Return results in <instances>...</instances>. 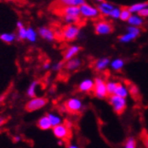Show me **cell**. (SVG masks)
Returning a JSON list of instances; mask_svg holds the SVG:
<instances>
[{
  "mask_svg": "<svg viewBox=\"0 0 148 148\" xmlns=\"http://www.w3.org/2000/svg\"><path fill=\"white\" fill-rule=\"evenodd\" d=\"M93 93L96 98L99 99H104L108 98L107 90V81L102 77H97L94 79Z\"/></svg>",
  "mask_w": 148,
  "mask_h": 148,
  "instance_id": "6da1fadb",
  "label": "cell"
},
{
  "mask_svg": "<svg viewBox=\"0 0 148 148\" xmlns=\"http://www.w3.org/2000/svg\"><path fill=\"white\" fill-rule=\"evenodd\" d=\"M108 103L110 104V106L112 107L113 110L115 111V113H116L118 115L124 113V111L127 107V99L118 97L116 95L108 96Z\"/></svg>",
  "mask_w": 148,
  "mask_h": 148,
  "instance_id": "7a4b0ae2",
  "label": "cell"
},
{
  "mask_svg": "<svg viewBox=\"0 0 148 148\" xmlns=\"http://www.w3.org/2000/svg\"><path fill=\"white\" fill-rule=\"evenodd\" d=\"M80 29L77 25H67L62 32L63 40L67 42H72L79 36Z\"/></svg>",
  "mask_w": 148,
  "mask_h": 148,
  "instance_id": "3957f363",
  "label": "cell"
},
{
  "mask_svg": "<svg viewBox=\"0 0 148 148\" xmlns=\"http://www.w3.org/2000/svg\"><path fill=\"white\" fill-rule=\"evenodd\" d=\"M80 10V16L87 19H95L99 16V12L97 6L90 5L88 3H85L79 6Z\"/></svg>",
  "mask_w": 148,
  "mask_h": 148,
  "instance_id": "277c9868",
  "label": "cell"
},
{
  "mask_svg": "<svg viewBox=\"0 0 148 148\" xmlns=\"http://www.w3.org/2000/svg\"><path fill=\"white\" fill-rule=\"evenodd\" d=\"M48 103V99L46 98L42 97H36L34 99H31L29 100L26 105H25V109L28 112H34V111L39 110L45 107Z\"/></svg>",
  "mask_w": 148,
  "mask_h": 148,
  "instance_id": "5b68a950",
  "label": "cell"
},
{
  "mask_svg": "<svg viewBox=\"0 0 148 148\" xmlns=\"http://www.w3.org/2000/svg\"><path fill=\"white\" fill-rule=\"evenodd\" d=\"M66 109L69 112L71 113H79L81 112L84 108V104L82 100L79 98L73 97V98H70L69 99L66 100L65 104H64Z\"/></svg>",
  "mask_w": 148,
  "mask_h": 148,
  "instance_id": "8992f818",
  "label": "cell"
},
{
  "mask_svg": "<svg viewBox=\"0 0 148 148\" xmlns=\"http://www.w3.org/2000/svg\"><path fill=\"white\" fill-rule=\"evenodd\" d=\"M95 33L99 35H108L113 32V26L109 22L101 20L98 21L94 25Z\"/></svg>",
  "mask_w": 148,
  "mask_h": 148,
  "instance_id": "52a82bcc",
  "label": "cell"
},
{
  "mask_svg": "<svg viewBox=\"0 0 148 148\" xmlns=\"http://www.w3.org/2000/svg\"><path fill=\"white\" fill-rule=\"evenodd\" d=\"M53 129V133L55 137H57L59 140H64L68 139L71 136V130L70 127H68L66 124H61L59 125H56V127L51 128Z\"/></svg>",
  "mask_w": 148,
  "mask_h": 148,
  "instance_id": "ba28073f",
  "label": "cell"
},
{
  "mask_svg": "<svg viewBox=\"0 0 148 148\" xmlns=\"http://www.w3.org/2000/svg\"><path fill=\"white\" fill-rule=\"evenodd\" d=\"M114 7L115 5L112 3L108 1H99L97 5V8L99 12V14L103 16H109Z\"/></svg>",
  "mask_w": 148,
  "mask_h": 148,
  "instance_id": "9c48e42d",
  "label": "cell"
},
{
  "mask_svg": "<svg viewBox=\"0 0 148 148\" xmlns=\"http://www.w3.org/2000/svg\"><path fill=\"white\" fill-rule=\"evenodd\" d=\"M38 34L43 40L47 42H53L55 40V33L47 26H41L37 30Z\"/></svg>",
  "mask_w": 148,
  "mask_h": 148,
  "instance_id": "30bf717a",
  "label": "cell"
},
{
  "mask_svg": "<svg viewBox=\"0 0 148 148\" xmlns=\"http://www.w3.org/2000/svg\"><path fill=\"white\" fill-rule=\"evenodd\" d=\"M81 51L80 46L77 45V44H72V45L69 46L65 50L63 53V60L68 62L73 58H76V55Z\"/></svg>",
  "mask_w": 148,
  "mask_h": 148,
  "instance_id": "8fae6325",
  "label": "cell"
},
{
  "mask_svg": "<svg viewBox=\"0 0 148 148\" xmlns=\"http://www.w3.org/2000/svg\"><path fill=\"white\" fill-rule=\"evenodd\" d=\"M93 88H94V79H84L83 80L80 81L78 86L79 91L82 93H88L90 91H93Z\"/></svg>",
  "mask_w": 148,
  "mask_h": 148,
  "instance_id": "7c38bea8",
  "label": "cell"
},
{
  "mask_svg": "<svg viewBox=\"0 0 148 148\" xmlns=\"http://www.w3.org/2000/svg\"><path fill=\"white\" fill-rule=\"evenodd\" d=\"M111 60L108 57H102L98 59L94 63V69L97 71H104L108 66H110Z\"/></svg>",
  "mask_w": 148,
  "mask_h": 148,
  "instance_id": "4fadbf2b",
  "label": "cell"
},
{
  "mask_svg": "<svg viewBox=\"0 0 148 148\" xmlns=\"http://www.w3.org/2000/svg\"><path fill=\"white\" fill-rule=\"evenodd\" d=\"M63 16L80 17V10L78 6H64L62 9Z\"/></svg>",
  "mask_w": 148,
  "mask_h": 148,
  "instance_id": "5bb4252c",
  "label": "cell"
},
{
  "mask_svg": "<svg viewBox=\"0 0 148 148\" xmlns=\"http://www.w3.org/2000/svg\"><path fill=\"white\" fill-rule=\"evenodd\" d=\"M81 64H82V62H81L80 59L79 58H73L71 60L66 62L65 63V69L69 71H76L78 70Z\"/></svg>",
  "mask_w": 148,
  "mask_h": 148,
  "instance_id": "9a60e30c",
  "label": "cell"
},
{
  "mask_svg": "<svg viewBox=\"0 0 148 148\" xmlns=\"http://www.w3.org/2000/svg\"><path fill=\"white\" fill-rule=\"evenodd\" d=\"M148 7V2H138V3H135L131 5L130 6H128V9L130 11V13L132 14H137L139 12H141L143 9Z\"/></svg>",
  "mask_w": 148,
  "mask_h": 148,
  "instance_id": "2e32d148",
  "label": "cell"
},
{
  "mask_svg": "<svg viewBox=\"0 0 148 148\" xmlns=\"http://www.w3.org/2000/svg\"><path fill=\"white\" fill-rule=\"evenodd\" d=\"M144 22L145 20L141 16H139L138 14H132L127 21V24L129 25V26L140 28L144 25Z\"/></svg>",
  "mask_w": 148,
  "mask_h": 148,
  "instance_id": "e0dca14e",
  "label": "cell"
},
{
  "mask_svg": "<svg viewBox=\"0 0 148 148\" xmlns=\"http://www.w3.org/2000/svg\"><path fill=\"white\" fill-rule=\"evenodd\" d=\"M115 95L118 96V97H121L124 99H127L129 95V90H128V88L127 85H125L124 83H120L118 82V86L116 88V90Z\"/></svg>",
  "mask_w": 148,
  "mask_h": 148,
  "instance_id": "ac0fdd59",
  "label": "cell"
},
{
  "mask_svg": "<svg viewBox=\"0 0 148 148\" xmlns=\"http://www.w3.org/2000/svg\"><path fill=\"white\" fill-rule=\"evenodd\" d=\"M37 127L42 130H49L51 128H53L47 116H42V117L39 118L38 122H37Z\"/></svg>",
  "mask_w": 148,
  "mask_h": 148,
  "instance_id": "d6986e66",
  "label": "cell"
},
{
  "mask_svg": "<svg viewBox=\"0 0 148 148\" xmlns=\"http://www.w3.org/2000/svg\"><path fill=\"white\" fill-rule=\"evenodd\" d=\"M139 35H140V34L127 32L125 34L120 35V36H119V38H118V40H119V42H120L121 43H128V42H132V41L136 40Z\"/></svg>",
  "mask_w": 148,
  "mask_h": 148,
  "instance_id": "ffe728a7",
  "label": "cell"
},
{
  "mask_svg": "<svg viewBox=\"0 0 148 148\" xmlns=\"http://www.w3.org/2000/svg\"><path fill=\"white\" fill-rule=\"evenodd\" d=\"M125 66V61L121 58H116L110 62V68L113 71H121Z\"/></svg>",
  "mask_w": 148,
  "mask_h": 148,
  "instance_id": "44dd1931",
  "label": "cell"
},
{
  "mask_svg": "<svg viewBox=\"0 0 148 148\" xmlns=\"http://www.w3.org/2000/svg\"><path fill=\"white\" fill-rule=\"evenodd\" d=\"M49 118L50 120V123L51 125V127H54L56 125H59L62 124V118L61 116H59L58 114H55V113H48L46 115Z\"/></svg>",
  "mask_w": 148,
  "mask_h": 148,
  "instance_id": "7402d4cb",
  "label": "cell"
},
{
  "mask_svg": "<svg viewBox=\"0 0 148 148\" xmlns=\"http://www.w3.org/2000/svg\"><path fill=\"white\" fill-rule=\"evenodd\" d=\"M61 5L64 6H78L79 7L86 3L85 0H62L60 1Z\"/></svg>",
  "mask_w": 148,
  "mask_h": 148,
  "instance_id": "603a6c76",
  "label": "cell"
},
{
  "mask_svg": "<svg viewBox=\"0 0 148 148\" xmlns=\"http://www.w3.org/2000/svg\"><path fill=\"white\" fill-rule=\"evenodd\" d=\"M16 39V34L14 33H3L0 34V40L6 43H12Z\"/></svg>",
  "mask_w": 148,
  "mask_h": 148,
  "instance_id": "cb8c5ba5",
  "label": "cell"
},
{
  "mask_svg": "<svg viewBox=\"0 0 148 148\" xmlns=\"http://www.w3.org/2000/svg\"><path fill=\"white\" fill-rule=\"evenodd\" d=\"M38 81L37 80H34L33 82L29 85L28 88H27V91H26V94L28 97H30L31 99H34V98H36V88L38 86Z\"/></svg>",
  "mask_w": 148,
  "mask_h": 148,
  "instance_id": "d4e9b609",
  "label": "cell"
},
{
  "mask_svg": "<svg viewBox=\"0 0 148 148\" xmlns=\"http://www.w3.org/2000/svg\"><path fill=\"white\" fill-rule=\"evenodd\" d=\"M37 32L31 26H29L27 28V34H26V40L29 41L30 42H35L37 41Z\"/></svg>",
  "mask_w": 148,
  "mask_h": 148,
  "instance_id": "484cf974",
  "label": "cell"
},
{
  "mask_svg": "<svg viewBox=\"0 0 148 148\" xmlns=\"http://www.w3.org/2000/svg\"><path fill=\"white\" fill-rule=\"evenodd\" d=\"M117 86H118V82H116L115 80H108L107 81V90H108V96L115 95Z\"/></svg>",
  "mask_w": 148,
  "mask_h": 148,
  "instance_id": "4316f807",
  "label": "cell"
},
{
  "mask_svg": "<svg viewBox=\"0 0 148 148\" xmlns=\"http://www.w3.org/2000/svg\"><path fill=\"white\" fill-rule=\"evenodd\" d=\"M131 16H132V14L130 13L128 7H123L122 10H121L120 18L119 19L121 21H123V22H127V21H128V19L130 18Z\"/></svg>",
  "mask_w": 148,
  "mask_h": 148,
  "instance_id": "83f0119b",
  "label": "cell"
},
{
  "mask_svg": "<svg viewBox=\"0 0 148 148\" xmlns=\"http://www.w3.org/2000/svg\"><path fill=\"white\" fill-rule=\"evenodd\" d=\"M124 148H136V140L135 137H128L124 144Z\"/></svg>",
  "mask_w": 148,
  "mask_h": 148,
  "instance_id": "f1b7e54d",
  "label": "cell"
},
{
  "mask_svg": "<svg viewBox=\"0 0 148 148\" xmlns=\"http://www.w3.org/2000/svg\"><path fill=\"white\" fill-rule=\"evenodd\" d=\"M121 10H122V8H121L120 6H116V5H115L114 9L112 10V12H111L109 17H110V18H112V19H115V20L119 19V18H120Z\"/></svg>",
  "mask_w": 148,
  "mask_h": 148,
  "instance_id": "f546056e",
  "label": "cell"
},
{
  "mask_svg": "<svg viewBox=\"0 0 148 148\" xmlns=\"http://www.w3.org/2000/svg\"><path fill=\"white\" fill-rule=\"evenodd\" d=\"M26 34H27V28L25 26L20 29H17V40H26Z\"/></svg>",
  "mask_w": 148,
  "mask_h": 148,
  "instance_id": "4dcf8cb0",
  "label": "cell"
},
{
  "mask_svg": "<svg viewBox=\"0 0 148 148\" xmlns=\"http://www.w3.org/2000/svg\"><path fill=\"white\" fill-rule=\"evenodd\" d=\"M127 88H128V90H129V94H132L133 96H137L139 94V90L136 85L129 84L127 86Z\"/></svg>",
  "mask_w": 148,
  "mask_h": 148,
  "instance_id": "1f68e13d",
  "label": "cell"
},
{
  "mask_svg": "<svg viewBox=\"0 0 148 148\" xmlns=\"http://www.w3.org/2000/svg\"><path fill=\"white\" fill-rule=\"evenodd\" d=\"M63 66H64V63L62 62H59L51 66V69H53L54 71H60L63 68Z\"/></svg>",
  "mask_w": 148,
  "mask_h": 148,
  "instance_id": "d6a6232c",
  "label": "cell"
},
{
  "mask_svg": "<svg viewBox=\"0 0 148 148\" xmlns=\"http://www.w3.org/2000/svg\"><path fill=\"white\" fill-rule=\"evenodd\" d=\"M127 32H129V33H133V34H141V29L140 28H137V27H134V26H127Z\"/></svg>",
  "mask_w": 148,
  "mask_h": 148,
  "instance_id": "836d02e7",
  "label": "cell"
},
{
  "mask_svg": "<svg viewBox=\"0 0 148 148\" xmlns=\"http://www.w3.org/2000/svg\"><path fill=\"white\" fill-rule=\"evenodd\" d=\"M137 14H138L139 16H141L143 19H145V18H147V17H148V7H146V8L143 9L141 12H139Z\"/></svg>",
  "mask_w": 148,
  "mask_h": 148,
  "instance_id": "e575fe53",
  "label": "cell"
},
{
  "mask_svg": "<svg viewBox=\"0 0 148 148\" xmlns=\"http://www.w3.org/2000/svg\"><path fill=\"white\" fill-rule=\"evenodd\" d=\"M21 139H22L21 136L16 135V136H13V142H14V143H18V142L21 141Z\"/></svg>",
  "mask_w": 148,
  "mask_h": 148,
  "instance_id": "d590c367",
  "label": "cell"
},
{
  "mask_svg": "<svg viewBox=\"0 0 148 148\" xmlns=\"http://www.w3.org/2000/svg\"><path fill=\"white\" fill-rule=\"evenodd\" d=\"M42 68H43L44 70H48V69L51 68V63H50L49 62H45L43 63V65H42Z\"/></svg>",
  "mask_w": 148,
  "mask_h": 148,
  "instance_id": "8d00e7d4",
  "label": "cell"
},
{
  "mask_svg": "<svg viewBox=\"0 0 148 148\" xmlns=\"http://www.w3.org/2000/svg\"><path fill=\"white\" fill-rule=\"evenodd\" d=\"M22 27H24V24H23V22L22 21H17L16 22V28L17 29H20Z\"/></svg>",
  "mask_w": 148,
  "mask_h": 148,
  "instance_id": "74e56055",
  "label": "cell"
},
{
  "mask_svg": "<svg viewBox=\"0 0 148 148\" xmlns=\"http://www.w3.org/2000/svg\"><path fill=\"white\" fill-rule=\"evenodd\" d=\"M5 123V118L0 116V127H1V125H3Z\"/></svg>",
  "mask_w": 148,
  "mask_h": 148,
  "instance_id": "f35d334b",
  "label": "cell"
},
{
  "mask_svg": "<svg viewBox=\"0 0 148 148\" xmlns=\"http://www.w3.org/2000/svg\"><path fill=\"white\" fill-rule=\"evenodd\" d=\"M67 148H79L77 145H74V144H71L67 146Z\"/></svg>",
  "mask_w": 148,
  "mask_h": 148,
  "instance_id": "ab89813d",
  "label": "cell"
},
{
  "mask_svg": "<svg viewBox=\"0 0 148 148\" xmlns=\"http://www.w3.org/2000/svg\"><path fill=\"white\" fill-rule=\"evenodd\" d=\"M58 145H63V141H62V140H58Z\"/></svg>",
  "mask_w": 148,
  "mask_h": 148,
  "instance_id": "60d3db41",
  "label": "cell"
},
{
  "mask_svg": "<svg viewBox=\"0 0 148 148\" xmlns=\"http://www.w3.org/2000/svg\"><path fill=\"white\" fill-rule=\"evenodd\" d=\"M3 99H4V97H1V98H0V101H1V100H2Z\"/></svg>",
  "mask_w": 148,
  "mask_h": 148,
  "instance_id": "b9f144b4",
  "label": "cell"
}]
</instances>
